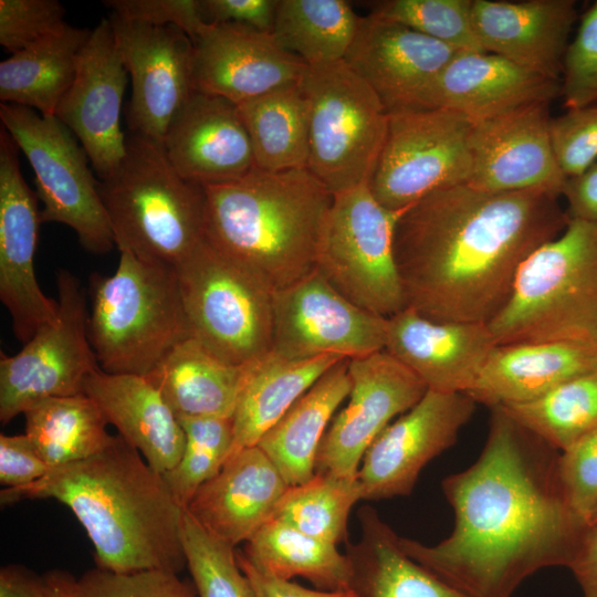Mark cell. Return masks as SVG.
Listing matches in <instances>:
<instances>
[{"label":"cell","mask_w":597,"mask_h":597,"mask_svg":"<svg viewBox=\"0 0 597 597\" xmlns=\"http://www.w3.org/2000/svg\"><path fill=\"white\" fill-rule=\"evenodd\" d=\"M556 450L502 407L469 468L443 479L454 513L436 545L400 537L402 549L469 597H512L540 569L568 567L588 524L570 507Z\"/></svg>","instance_id":"1"},{"label":"cell","mask_w":597,"mask_h":597,"mask_svg":"<svg viewBox=\"0 0 597 597\" xmlns=\"http://www.w3.org/2000/svg\"><path fill=\"white\" fill-rule=\"evenodd\" d=\"M558 198L462 184L404 209L394 254L406 307L433 321L488 324L522 263L566 228L569 217Z\"/></svg>","instance_id":"2"},{"label":"cell","mask_w":597,"mask_h":597,"mask_svg":"<svg viewBox=\"0 0 597 597\" xmlns=\"http://www.w3.org/2000/svg\"><path fill=\"white\" fill-rule=\"evenodd\" d=\"M24 499H54L67 506L85 530L101 569L179 574L187 567L181 538L185 509L163 474L118 434L95 455L0 492L2 504Z\"/></svg>","instance_id":"3"},{"label":"cell","mask_w":597,"mask_h":597,"mask_svg":"<svg viewBox=\"0 0 597 597\" xmlns=\"http://www.w3.org/2000/svg\"><path fill=\"white\" fill-rule=\"evenodd\" d=\"M206 241L272 292L315 270L333 195L307 169L268 171L203 187Z\"/></svg>","instance_id":"4"},{"label":"cell","mask_w":597,"mask_h":597,"mask_svg":"<svg viewBox=\"0 0 597 597\" xmlns=\"http://www.w3.org/2000/svg\"><path fill=\"white\" fill-rule=\"evenodd\" d=\"M117 249L177 268L206 240V192L182 178L160 142L130 134L98 184Z\"/></svg>","instance_id":"5"},{"label":"cell","mask_w":597,"mask_h":597,"mask_svg":"<svg viewBox=\"0 0 597 597\" xmlns=\"http://www.w3.org/2000/svg\"><path fill=\"white\" fill-rule=\"evenodd\" d=\"M118 250L115 272L90 279V339L103 371L146 377L191 333L176 268Z\"/></svg>","instance_id":"6"},{"label":"cell","mask_w":597,"mask_h":597,"mask_svg":"<svg viewBox=\"0 0 597 597\" xmlns=\"http://www.w3.org/2000/svg\"><path fill=\"white\" fill-rule=\"evenodd\" d=\"M488 326L498 345L597 343V224L569 218L522 263Z\"/></svg>","instance_id":"7"},{"label":"cell","mask_w":597,"mask_h":597,"mask_svg":"<svg viewBox=\"0 0 597 597\" xmlns=\"http://www.w3.org/2000/svg\"><path fill=\"white\" fill-rule=\"evenodd\" d=\"M307 169L334 195L369 184L389 123L378 96L344 60L307 66Z\"/></svg>","instance_id":"8"},{"label":"cell","mask_w":597,"mask_h":597,"mask_svg":"<svg viewBox=\"0 0 597 597\" xmlns=\"http://www.w3.org/2000/svg\"><path fill=\"white\" fill-rule=\"evenodd\" d=\"M191 336L233 365H252L272 349V291L206 240L177 268Z\"/></svg>","instance_id":"9"},{"label":"cell","mask_w":597,"mask_h":597,"mask_svg":"<svg viewBox=\"0 0 597 597\" xmlns=\"http://www.w3.org/2000/svg\"><path fill=\"white\" fill-rule=\"evenodd\" d=\"M401 211L381 206L369 184L333 195L315 269L357 306L388 318L406 307L394 254Z\"/></svg>","instance_id":"10"},{"label":"cell","mask_w":597,"mask_h":597,"mask_svg":"<svg viewBox=\"0 0 597 597\" xmlns=\"http://www.w3.org/2000/svg\"><path fill=\"white\" fill-rule=\"evenodd\" d=\"M0 119L34 171L41 223L70 227L93 254L109 252L116 243L100 181L75 135L55 116L27 106L0 103Z\"/></svg>","instance_id":"11"},{"label":"cell","mask_w":597,"mask_h":597,"mask_svg":"<svg viewBox=\"0 0 597 597\" xmlns=\"http://www.w3.org/2000/svg\"><path fill=\"white\" fill-rule=\"evenodd\" d=\"M472 121L448 108L389 115L386 139L369 181L375 199L402 211L423 197L468 184Z\"/></svg>","instance_id":"12"},{"label":"cell","mask_w":597,"mask_h":597,"mask_svg":"<svg viewBox=\"0 0 597 597\" xmlns=\"http://www.w3.org/2000/svg\"><path fill=\"white\" fill-rule=\"evenodd\" d=\"M57 314L17 354L0 355V421L6 425L48 398L84 394L100 369L88 333L90 305L80 281L56 273Z\"/></svg>","instance_id":"13"},{"label":"cell","mask_w":597,"mask_h":597,"mask_svg":"<svg viewBox=\"0 0 597 597\" xmlns=\"http://www.w3.org/2000/svg\"><path fill=\"white\" fill-rule=\"evenodd\" d=\"M271 353L286 359L323 354L345 358L385 349L387 318L343 296L315 269L272 293Z\"/></svg>","instance_id":"14"},{"label":"cell","mask_w":597,"mask_h":597,"mask_svg":"<svg viewBox=\"0 0 597 597\" xmlns=\"http://www.w3.org/2000/svg\"><path fill=\"white\" fill-rule=\"evenodd\" d=\"M475 406L468 394L427 389L367 449L357 473L363 500L409 495L422 469L457 442Z\"/></svg>","instance_id":"15"},{"label":"cell","mask_w":597,"mask_h":597,"mask_svg":"<svg viewBox=\"0 0 597 597\" xmlns=\"http://www.w3.org/2000/svg\"><path fill=\"white\" fill-rule=\"evenodd\" d=\"M347 405L333 417L317 451L315 473L356 476L377 436L415 406L426 385L385 349L348 359Z\"/></svg>","instance_id":"16"},{"label":"cell","mask_w":597,"mask_h":597,"mask_svg":"<svg viewBox=\"0 0 597 597\" xmlns=\"http://www.w3.org/2000/svg\"><path fill=\"white\" fill-rule=\"evenodd\" d=\"M108 19L132 81L126 113L129 130L161 142L195 91L192 41L175 25L156 27L114 13Z\"/></svg>","instance_id":"17"},{"label":"cell","mask_w":597,"mask_h":597,"mask_svg":"<svg viewBox=\"0 0 597 597\" xmlns=\"http://www.w3.org/2000/svg\"><path fill=\"white\" fill-rule=\"evenodd\" d=\"M19 146L0 129V300L8 310L15 337L25 344L54 321L57 301L41 290L34 253L41 224L38 195L25 182Z\"/></svg>","instance_id":"18"},{"label":"cell","mask_w":597,"mask_h":597,"mask_svg":"<svg viewBox=\"0 0 597 597\" xmlns=\"http://www.w3.org/2000/svg\"><path fill=\"white\" fill-rule=\"evenodd\" d=\"M457 53L442 42L368 13L360 17L344 61L391 115L430 109L437 80Z\"/></svg>","instance_id":"19"},{"label":"cell","mask_w":597,"mask_h":597,"mask_svg":"<svg viewBox=\"0 0 597 597\" xmlns=\"http://www.w3.org/2000/svg\"><path fill=\"white\" fill-rule=\"evenodd\" d=\"M548 107L537 103L472 121L468 185L490 192L541 190L561 197L567 177L553 149Z\"/></svg>","instance_id":"20"},{"label":"cell","mask_w":597,"mask_h":597,"mask_svg":"<svg viewBox=\"0 0 597 597\" xmlns=\"http://www.w3.org/2000/svg\"><path fill=\"white\" fill-rule=\"evenodd\" d=\"M127 75L111 21L103 18L83 46L74 80L54 115L78 139L100 180L126 153L121 111Z\"/></svg>","instance_id":"21"},{"label":"cell","mask_w":597,"mask_h":597,"mask_svg":"<svg viewBox=\"0 0 597 597\" xmlns=\"http://www.w3.org/2000/svg\"><path fill=\"white\" fill-rule=\"evenodd\" d=\"M192 44L193 90L237 105L300 82L307 67L272 32L244 24H207Z\"/></svg>","instance_id":"22"},{"label":"cell","mask_w":597,"mask_h":597,"mask_svg":"<svg viewBox=\"0 0 597 597\" xmlns=\"http://www.w3.org/2000/svg\"><path fill=\"white\" fill-rule=\"evenodd\" d=\"M496 345L488 324L433 321L410 307L386 321L385 350L431 390L467 394Z\"/></svg>","instance_id":"23"},{"label":"cell","mask_w":597,"mask_h":597,"mask_svg":"<svg viewBox=\"0 0 597 597\" xmlns=\"http://www.w3.org/2000/svg\"><path fill=\"white\" fill-rule=\"evenodd\" d=\"M172 167L201 187L235 181L254 167L237 104L193 91L160 142Z\"/></svg>","instance_id":"24"},{"label":"cell","mask_w":597,"mask_h":597,"mask_svg":"<svg viewBox=\"0 0 597 597\" xmlns=\"http://www.w3.org/2000/svg\"><path fill=\"white\" fill-rule=\"evenodd\" d=\"M287 489L258 446L244 447L232 452L185 510L205 531L235 548L274 517Z\"/></svg>","instance_id":"25"},{"label":"cell","mask_w":597,"mask_h":597,"mask_svg":"<svg viewBox=\"0 0 597 597\" xmlns=\"http://www.w3.org/2000/svg\"><path fill=\"white\" fill-rule=\"evenodd\" d=\"M471 15L484 52L561 81L578 20L574 0H472Z\"/></svg>","instance_id":"26"},{"label":"cell","mask_w":597,"mask_h":597,"mask_svg":"<svg viewBox=\"0 0 597 597\" xmlns=\"http://www.w3.org/2000/svg\"><path fill=\"white\" fill-rule=\"evenodd\" d=\"M561 96V81L489 52H458L431 92L430 108L485 119Z\"/></svg>","instance_id":"27"},{"label":"cell","mask_w":597,"mask_h":597,"mask_svg":"<svg viewBox=\"0 0 597 597\" xmlns=\"http://www.w3.org/2000/svg\"><path fill=\"white\" fill-rule=\"evenodd\" d=\"M597 369V343L553 341L496 345L467 392L476 404L505 407L533 401Z\"/></svg>","instance_id":"28"},{"label":"cell","mask_w":597,"mask_h":597,"mask_svg":"<svg viewBox=\"0 0 597 597\" xmlns=\"http://www.w3.org/2000/svg\"><path fill=\"white\" fill-rule=\"evenodd\" d=\"M83 392L154 470L163 474L176 467L184 451L185 432L147 377L109 374L100 368L87 377Z\"/></svg>","instance_id":"29"},{"label":"cell","mask_w":597,"mask_h":597,"mask_svg":"<svg viewBox=\"0 0 597 597\" xmlns=\"http://www.w3.org/2000/svg\"><path fill=\"white\" fill-rule=\"evenodd\" d=\"M358 520L360 537L346 548L355 597H469L412 559L374 507L364 505Z\"/></svg>","instance_id":"30"},{"label":"cell","mask_w":597,"mask_h":597,"mask_svg":"<svg viewBox=\"0 0 597 597\" xmlns=\"http://www.w3.org/2000/svg\"><path fill=\"white\" fill-rule=\"evenodd\" d=\"M250 367L222 360L190 336L146 377L177 418L232 417Z\"/></svg>","instance_id":"31"},{"label":"cell","mask_w":597,"mask_h":597,"mask_svg":"<svg viewBox=\"0 0 597 597\" xmlns=\"http://www.w3.org/2000/svg\"><path fill=\"white\" fill-rule=\"evenodd\" d=\"M348 359L344 358L328 369L256 444L289 486L305 483L315 474L322 439L335 411L350 391Z\"/></svg>","instance_id":"32"},{"label":"cell","mask_w":597,"mask_h":597,"mask_svg":"<svg viewBox=\"0 0 597 597\" xmlns=\"http://www.w3.org/2000/svg\"><path fill=\"white\" fill-rule=\"evenodd\" d=\"M344 358L323 354L286 359L270 353L252 364L232 416L234 450L256 446L291 406Z\"/></svg>","instance_id":"33"},{"label":"cell","mask_w":597,"mask_h":597,"mask_svg":"<svg viewBox=\"0 0 597 597\" xmlns=\"http://www.w3.org/2000/svg\"><path fill=\"white\" fill-rule=\"evenodd\" d=\"M91 29L65 24L0 63V101L54 116Z\"/></svg>","instance_id":"34"},{"label":"cell","mask_w":597,"mask_h":597,"mask_svg":"<svg viewBox=\"0 0 597 597\" xmlns=\"http://www.w3.org/2000/svg\"><path fill=\"white\" fill-rule=\"evenodd\" d=\"M237 106L256 168L268 171L307 168L308 103L300 82Z\"/></svg>","instance_id":"35"},{"label":"cell","mask_w":597,"mask_h":597,"mask_svg":"<svg viewBox=\"0 0 597 597\" xmlns=\"http://www.w3.org/2000/svg\"><path fill=\"white\" fill-rule=\"evenodd\" d=\"M243 555L260 570L276 578L302 577L321 590H346L350 564L335 544L313 537L272 519L247 542Z\"/></svg>","instance_id":"36"},{"label":"cell","mask_w":597,"mask_h":597,"mask_svg":"<svg viewBox=\"0 0 597 597\" xmlns=\"http://www.w3.org/2000/svg\"><path fill=\"white\" fill-rule=\"evenodd\" d=\"M23 415L24 433L50 469L95 455L114 439L103 412L85 394L44 399Z\"/></svg>","instance_id":"37"},{"label":"cell","mask_w":597,"mask_h":597,"mask_svg":"<svg viewBox=\"0 0 597 597\" xmlns=\"http://www.w3.org/2000/svg\"><path fill=\"white\" fill-rule=\"evenodd\" d=\"M360 17L344 0H279L272 34L307 66L342 61Z\"/></svg>","instance_id":"38"},{"label":"cell","mask_w":597,"mask_h":597,"mask_svg":"<svg viewBox=\"0 0 597 597\" xmlns=\"http://www.w3.org/2000/svg\"><path fill=\"white\" fill-rule=\"evenodd\" d=\"M502 408L524 428L563 451L597 430V369L538 399Z\"/></svg>","instance_id":"39"},{"label":"cell","mask_w":597,"mask_h":597,"mask_svg":"<svg viewBox=\"0 0 597 597\" xmlns=\"http://www.w3.org/2000/svg\"><path fill=\"white\" fill-rule=\"evenodd\" d=\"M360 500L363 490L357 475L315 473L305 483L289 486L273 519L337 545L347 542L349 513Z\"/></svg>","instance_id":"40"},{"label":"cell","mask_w":597,"mask_h":597,"mask_svg":"<svg viewBox=\"0 0 597 597\" xmlns=\"http://www.w3.org/2000/svg\"><path fill=\"white\" fill-rule=\"evenodd\" d=\"M178 419L185 432L184 451L176 467L163 476L177 503L186 509L234 451V431L232 417Z\"/></svg>","instance_id":"41"},{"label":"cell","mask_w":597,"mask_h":597,"mask_svg":"<svg viewBox=\"0 0 597 597\" xmlns=\"http://www.w3.org/2000/svg\"><path fill=\"white\" fill-rule=\"evenodd\" d=\"M181 538L198 597H256L234 547L216 538L184 510Z\"/></svg>","instance_id":"42"},{"label":"cell","mask_w":597,"mask_h":597,"mask_svg":"<svg viewBox=\"0 0 597 597\" xmlns=\"http://www.w3.org/2000/svg\"><path fill=\"white\" fill-rule=\"evenodd\" d=\"M472 0H383L371 15L400 23L458 52H484L474 31Z\"/></svg>","instance_id":"43"},{"label":"cell","mask_w":597,"mask_h":597,"mask_svg":"<svg viewBox=\"0 0 597 597\" xmlns=\"http://www.w3.org/2000/svg\"><path fill=\"white\" fill-rule=\"evenodd\" d=\"M561 96L566 109L597 103V1L580 18L566 50Z\"/></svg>","instance_id":"44"},{"label":"cell","mask_w":597,"mask_h":597,"mask_svg":"<svg viewBox=\"0 0 597 597\" xmlns=\"http://www.w3.org/2000/svg\"><path fill=\"white\" fill-rule=\"evenodd\" d=\"M78 597H198L192 583L167 570L116 574L95 567L76 580Z\"/></svg>","instance_id":"45"},{"label":"cell","mask_w":597,"mask_h":597,"mask_svg":"<svg viewBox=\"0 0 597 597\" xmlns=\"http://www.w3.org/2000/svg\"><path fill=\"white\" fill-rule=\"evenodd\" d=\"M549 130L557 163L567 179L597 163V103L552 117Z\"/></svg>","instance_id":"46"},{"label":"cell","mask_w":597,"mask_h":597,"mask_svg":"<svg viewBox=\"0 0 597 597\" xmlns=\"http://www.w3.org/2000/svg\"><path fill=\"white\" fill-rule=\"evenodd\" d=\"M64 15L56 0H0V44L17 53L62 29Z\"/></svg>","instance_id":"47"},{"label":"cell","mask_w":597,"mask_h":597,"mask_svg":"<svg viewBox=\"0 0 597 597\" xmlns=\"http://www.w3.org/2000/svg\"><path fill=\"white\" fill-rule=\"evenodd\" d=\"M558 474L568 504L588 524L597 509V430L561 451Z\"/></svg>","instance_id":"48"},{"label":"cell","mask_w":597,"mask_h":597,"mask_svg":"<svg viewBox=\"0 0 597 597\" xmlns=\"http://www.w3.org/2000/svg\"><path fill=\"white\" fill-rule=\"evenodd\" d=\"M104 6L122 19L156 27L175 25L193 42L208 24L199 0H107Z\"/></svg>","instance_id":"49"},{"label":"cell","mask_w":597,"mask_h":597,"mask_svg":"<svg viewBox=\"0 0 597 597\" xmlns=\"http://www.w3.org/2000/svg\"><path fill=\"white\" fill-rule=\"evenodd\" d=\"M49 470V465L25 433L0 434V482L4 489L32 484Z\"/></svg>","instance_id":"50"},{"label":"cell","mask_w":597,"mask_h":597,"mask_svg":"<svg viewBox=\"0 0 597 597\" xmlns=\"http://www.w3.org/2000/svg\"><path fill=\"white\" fill-rule=\"evenodd\" d=\"M279 0H199L208 24L239 23L272 32Z\"/></svg>","instance_id":"51"},{"label":"cell","mask_w":597,"mask_h":597,"mask_svg":"<svg viewBox=\"0 0 597 597\" xmlns=\"http://www.w3.org/2000/svg\"><path fill=\"white\" fill-rule=\"evenodd\" d=\"M238 563L249 578L256 597H355L352 590H321L284 580L256 568L242 552H237Z\"/></svg>","instance_id":"52"},{"label":"cell","mask_w":597,"mask_h":597,"mask_svg":"<svg viewBox=\"0 0 597 597\" xmlns=\"http://www.w3.org/2000/svg\"><path fill=\"white\" fill-rule=\"evenodd\" d=\"M562 196L570 219L597 224V163L578 176L568 178Z\"/></svg>","instance_id":"53"},{"label":"cell","mask_w":597,"mask_h":597,"mask_svg":"<svg viewBox=\"0 0 597 597\" xmlns=\"http://www.w3.org/2000/svg\"><path fill=\"white\" fill-rule=\"evenodd\" d=\"M568 568L577 580L583 597H597V525L588 524Z\"/></svg>","instance_id":"54"},{"label":"cell","mask_w":597,"mask_h":597,"mask_svg":"<svg viewBox=\"0 0 597 597\" xmlns=\"http://www.w3.org/2000/svg\"><path fill=\"white\" fill-rule=\"evenodd\" d=\"M0 597H49L45 578L22 565H6L0 569Z\"/></svg>","instance_id":"55"},{"label":"cell","mask_w":597,"mask_h":597,"mask_svg":"<svg viewBox=\"0 0 597 597\" xmlns=\"http://www.w3.org/2000/svg\"><path fill=\"white\" fill-rule=\"evenodd\" d=\"M49 597H78L76 580L70 573L55 569L44 575Z\"/></svg>","instance_id":"56"},{"label":"cell","mask_w":597,"mask_h":597,"mask_svg":"<svg viewBox=\"0 0 597 597\" xmlns=\"http://www.w3.org/2000/svg\"><path fill=\"white\" fill-rule=\"evenodd\" d=\"M589 525H597V509L594 511L593 515L590 516V520H589Z\"/></svg>","instance_id":"57"}]
</instances>
